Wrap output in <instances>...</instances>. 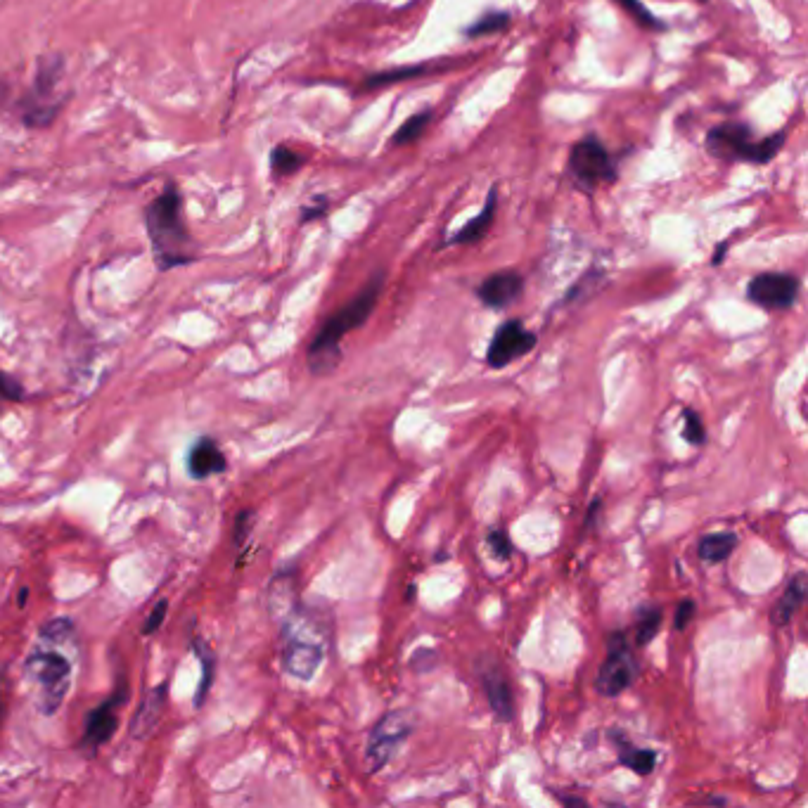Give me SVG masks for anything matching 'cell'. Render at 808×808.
<instances>
[{"mask_svg":"<svg viewBox=\"0 0 808 808\" xmlns=\"http://www.w3.org/2000/svg\"><path fill=\"white\" fill-rule=\"evenodd\" d=\"M145 230L150 237L152 256L162 273L188 266L200 259L197 242L185 218L183 192L176 181H169L155 200L145 207Z\"/></svg>","mask_w":808,"mask_h":808,"instance_id":"6da1fadb","label":"cell"},{"mask_svg":"<svg viewBox=\"0 0 808 808\" xmlns=\"http://www.w3.org/2000/svg\"><path fill=\"white\" fill-rule=\"evenodd\" d=\"M384 287V273H375L373 278L368 280V285L363 287L361 292L356 294L344 309H339L337 313H332L330 318L325 320V325L320 327V332L313 337V342L309 346V368L313 375H327L330 370H335L339 361H342V339L349 335L351 330H358V327L365 325V320L373 316L377 301H380Z\"/></svg>","mask_w":808,"mask_h":808,"instance_id":"7a4b0ae2","label":"cell"},{"mask_svg":"<svg viewBox=\"0 0 808 808\" xmlns=\"http://www.w3.org/2000/svg\"><path fill=\"white\" fill-rule=\"evenodd\" d=\"M330 645V624L316 612L299 609L282 626V666L299 681H311Z\"/></svg>","mask_w":808,"mask_h":808,"instance_id":"3957f363","label":"cell"},{"mask_svg":"<svg viewBox=\"0 0 808 808\" xmlns=\"http://www.w3.org/2000/svg\"><path fill=\"white\" fill-rule=\"evenodd\" d=\"M67 74V62L62 55H41L36 62L34 83L22 98L19 119L27 128H48L60 117L67 98L60 95V86Z\"/></svg>","mask_w":808,"mask_h":808,"instance_id":"277c9868","label":"cell"},{"mask_svg":"<svg viewBox=\"0 0 808 808\" xmlns=\"http://www.w3.org/2000/svg\"><path fill=\"white\" fill-rule=\"evenodd\" d=\"M752 136L754 133L749 124L726 121V124L714 126L707 133V152L718 159H730V162L768 164L771 159L778 157L787 140L785 131H778L775 136L763 140H754Z\"/></svg>","mask_w":808,"mask_h":808,"instance_id":"5b68a950","label":"cell"},{"mask_svg":"<svg viewBox=\"0 0 808 808\" xmlns=\"http://www.w3.org/2000/svg\"><path fill=\"white\" fill-rule=\"evenodd\" d=\"M29 681L38 690V709L53 716L72 688V662L57 650H34L24 662Z\"/></svg>","mask_w":808,"mask_h":808,"instance_id":"8992f818","label":"cell"},{"mask_svg":"<svg viewBox=\"0 0 808 808\" xmlns=\"http://www.w3.org/2000/svg\"><path fill=\"white\" fill-rule=\"evenodd\" d=\"M415 716L413 711H389L375 723L365 745V766L368 773H380L394 759L403 742L413 735Z\"/></svg>","mask_w":808,"mask_h":808,"instance_id":"52a82bcc","label":"cell"},{"mask_svg":"<svg viewBox=\"0 0 808 808\" xmlns=\"http://www.w3.org/2000/svg\"><path fill=\"white\" fill-rule=\"evenodd\" d=\"M638 673H640V664H638V659L633 657V650H631V645L626 643L624 633H614V636L609 638L607 659L598 669L595 688H598L600 695L617 697L624 690L631 688L633 681L638 678Z\"/></svg>","mask_w":808,"mask_h":808,"instance_id":"ba28073f","label":"cell"},{"mask_svg":"<svg viewBox=\"0 0 808 808\" xmlns=\"http://www.w3.org/2000/svg\"><path fill=\"white\" fill-rule=\"evenodd\" d=\"M569 169H572L576 181L586 188H598V185L617 181V166L609 157L607 147L595 136L583 138L572 147Z\"/></svg>","mask_w":808,"mask_h":808,"instance_id":"9c48e42d","label":"cell"},{"mask_svg":"<svg viewBox=\"0 0 808 808\" xmlns=\"http://www.w3.org/2000/svg\"><path fill=\"white\" fill-rule=\"evenodd\" d=\"M124 702H126V683L121 681L119 690H114L109 700L91 709V714L86 718V730H83V737L79 740V749L83 754L95 756L100 752V747H105L107 742L112 740L114 733H117L119 709L124 707Z\"/></svg>","mask_w":808,"mask_h":808,"instance_id":"30bf717a","label":"cell"},{"mask_svg":"<svg viewBox=\"0 0 808 808\" xmlns=\"http://www.w3.org/2000/svg\"><path fill=\"white\" fill-rule=\"evenodd\" d=\"M797 297L799 280L792 273H761L747 285V299L768 311L792 309Z\"/></svg>","mask_w":808,"mask_h":808,"instance_id":"8fae6325","label":"cell"},{"mask_svg":"<svg viewBox=\"0 0 808 808\" xmlns=\"http://www.w3.org/2000/svg\"><path fill=\"white\" fill-rule=\"evenodd\" d=\"M536 342L538 337L522 325V320H505L491 339L489 351H486V363L493 370L505 368V365L515 363L517 358L527 356Z\"/></svg>","mask_w":808,"mask_h":808,"instance_id":"7c38bea8","label":"cell"},{"mask_svg":"<svg viewBox=\"0 0 808 808\" xmlns=\"http://www.w3.org/2000/svg\"><path fill=\"white\" fill-rule=\"evenodd\" d=\"M479 676H482L486 700H489L498 721H512L515 718V697H512L508 673H505L503 666L493 662L491 657H484L479 662Z\"/></svg>","mask_w":808,"mask_h":808,"instance_id":"4fadbf2b","label":"cell"},{"mask_svg":"<svg viewBox=\"0 0 808 808\" xmlns=\"http://www.w3.org/2000/svg\"><path fill=\"white\" fill-rule=\"evenodd\" d=\"M522 290H524L522 275L515 271H500L489 275V278L477 287V297L484 306H489L493 311H500L508 309L510 304H515Z\"/></svg>","mask_w":808,"mask_h":808,"instance_id":"5bb4252c","label":"cell"},{"mask_svg":"<svg viewBox=\"0 0 808 808\" xmlns=\"http://www.w3.org/2000/svg\"><path fill=\"white\" fill-rule=\"evenodd\" d=\"M228 470V460L223 455L221 448H218L216 439L211 436H202L192 444L188 453V474L197 482L211 477V474H223Z\"/></svg>","mask_w":808,"mask_h":808,"instance_id":"9a60e30c","label":"cell"},{"mask_svg":"<svg viewBox=\"0 0 808 808\" xmlns=\"http://www.w3.org/2000/svg\"><path fill=\"white\" fill-rule=\"evenodd\" d=\"M496 207H498V188H491L482 211H479V214L474 216L472 221H467L465 226L458 230V233L448 237L444 245H448V247H453V245H477L479 240H484L486 233H489L493 218H496Z\"/></svg>","mask_w":808,"mask_h":808,"instance_id":"2e32d148","label":"cell"},{"mask_svg":"<svg viewBox=\"0 0 808 808\" xmlns=\"http://www.w3.org/2000/svg\"><path fill=\"white\" fill-rule=\"evenodd\" d=\"M166 692H169V685L162 683L157 685L155 690L147 692V697L143 702H140L138 707V714L133 716L131 721V735L138 737V740H145L147 735L155 730V726L159 723V718H162V711L166 707Z\"/></svg>","mask_w":808,"mask_h":808,"instance_id":"e0dca14e","label":"cell"},{"mask_svg":"<svg viewBox=\"0 0 808 808\" xmlns=\"http://www.w3.org/2000/svg\"><path fill=\"white\" fill-rule=\"evenodd\" d=\"M806 591H808L806 574H797L790 583H787L785 593L780 595L778 605L773 607V614H771L773 621H775V626H787V624H790L794 614H797V609L804 605Z\"/></svg>","mask_w":808,"mask_h":808,"instance_id":"ac0fdd59","label":"cell"},{"mask_svg":"<svg viewBox=\"0 0 808 808\" xmlns=\"http://www.w3.org/2000/svg\"><path fill=\"white\" fill-rule=\"evenodd\" d=\"M612 740L617 742V754L621 766L631 768V771L638 775H650L654 771V766H657V752H654V749L633 747L626 737H621L617 733H612Z\"/></svg>","mask_w":808,"mask_h":808,"instance_id":"d6986e66","label":"cell"},{"mask_svg":"<svg viewBox=\"0 0 808 808\" xmlns=\"http://www.w3.org/2000/svg\"><path fill=\"white\" fill-rule=\"evenodd\" d=\"M192 652L197 654V659H200V664H202V681H200V688H197V697H195V707H202V704L207 702L211 685H214L216 654H214V650H211V645L207 643V640H202L200 636L192 638Z\"/></svg>","mask_w":808,"mask_h":808,"instance_id":"ffe728a7","label":"cell"},{"mask_svg":"<svg viewBox=\"0 0 808 808\" xmlns=\"http://www.w3.org/2000/svg\"><path fill=\"white\" fill-rule=\"evenodd\" d=\"M737 548V536L733 531H718V534H709L700 541V548H697V555L702 557L704 562L718 564L726 562L733 550Z\"/></svg>","mask_w":808,"mask_h":808,"instance_id":"44dd1931","label":"cell"},{"mask_svg":"<svg viewBox=\"0 0 808 808\" xmlns=\"http://www.w3.org/2000/svg\"><path fill=\"white\" fill-rule=\"evenodd\" d=\"M268 162H271V173L275 178H285V176H294V173H297L301 166L306 164V157L290 150L287 145H275L271 150V157H268Z\"/></svg>","mask_w":808,"mask_h":808,"instance_id":"7402d4cb","label":"cell"},{"mask_svg":"<svg viewBox=\"0 0 808 808\" xmlns=\"http://www.w3.org/2000/svg\"><path fill=\"white\" fill-rule=\"evenodd\" d=\"M659 626H662V609L645 605L638 609V621H636V645L647 647L657 638Z\"/></svg>","mask_w":808,"mask_h":808,"instance_id":"603a6c76","label":"cell"},{"mask_svg":"<svg viewBox=\"0 0 808 808\" xmlns=\"http://www.w3.org/2000/svg\"><path fill=\"white\" fill-rule=\"evenodd\" d=\"M427 72L425 64H415V67H396V69H387V72H380V74H373L368 76L363 83L365 91H370V88H382V86H391V83H401V81H408V79H415V76H422Z\"/></svg>","mask_w":808,"mask_h":808,"instance_id":"cb8c5ba5","label":"cell"},{"mask_svg":"<svg viewBox=\"0 0 808 808\" xmlns=\"http://www.w3.org/2000/svg\"><path fill=\"white\" fill-rule=\"evenodd\" d=\"M429 121H432V112L425 109V112H418L415 117H410L408 121H403L399 126V131L394 133V138H391V145L394 147H403V145H410L415 143L422 133H425V128L429 126Z\"/></svg>","mask_w":808,"mask_h":808,"instance_id":"d4e9b609","label":"cell"},{"mask_svg":"<svg viewBox=\"0 0 808 808\" xmlns=\"http://www.w3.org/2000/svg\"><path fill=\"white\" fill-rule=\"evenodd\" d=\"M508 22H510L508 12L489 10V12H484V15L479 17L470 29H465V36L467 38H479V36L498 34V31H503L505 27H508Z\"/></svg>","mask_w":808,"mask_h":808,"instance_id":"484cf974","label":"cell"},{"mask_svg":"<svg viewBox=\"0 0 808 808\" xmlns=\"http://www.w3.org/2000/svg\"><path fill=\"white\" fill-rule=\"evenodd\" d=\"M76 633V626L72 619L67 617H57V619H50L48 624L41 626V631H38V638L43 640V643L48 645H60V643H72Z\"/></svg>","mask_w":808,"mask_h":808,"instance_id":"4316f807","label":"cell"},{"mask_svg":"<svg viewBox=\"0 0 808 808\" xmlns=\"http://www.w3.org/2000/svg\"><path fill=\"white\" fill-rule=\"evenodd\" d=\"M617 3L621 5V8H624V12H628V15L633 17V22H636L638 27L650 29V31H664L666 29V24L662 22V19H657L650 10L645 8L643 0H617Z\"/></svg>","mask_w":808,"mask_h":808,"instance_id":"83f0119b","label":"cell"},{"mask_svg":"<svg viewBox=\"0 0 808 808\" xmlns=\"http://www.w3.org/2000/svg\"><path fill=\"white\" fill-rule=\"evenodd\" d=\"M683 439L688 441L690 446H704V441H707V429H704V422L700 418V413L692 408H685L683 413Z\"/></svg>","mask_w":808,"mask_h":808,"instance_id":"f1b7e54d","label":"cell"},{"mask_svg":"<svg viewBox=\"0 0 808 808\" xmlns=\"http://www.w3.org/2000/svg\"><path fill=\"white\" fill-rule=\"evenodd\" d=\"M486 545H489L493 557H498V560L508 562L512 557V541L505 529H491L489 534H486Z\"/></svg>","mask_w":808,"mask_h":808,"instance_id":"f546056e","label":"cell"},{"mask_svg":"<svg viewBox=\"0 0 808 808\" xmlns=\"http://www.w3.org/2000/svg\"><path fill=\"white\" fill-rule=\"evenodd\" d=\"M254 519H256V512L254 510H242L240 515L235 517V527H233V543L237 548H245L247 541H249V534L254 531Z\"/></svg>","mask_w":808,"mask_h":808,"instance_id":"4dcf8cb0","label":"cell"},{"mask_svg":"<svg viewBox=\"0 0 808 808\" xmlns=\"http://www.w3.org/2000/svg\"><path fill=\"white\" fill-rule=\"evenodd\" d=\"M24 399V387L22 382L15 380V377L8 373H0V403L3 401H22Z\"/></svg>","mask_w":808,"mask_h":808,"instance_id":"1f68e13d","label":"cell"},{"mask_svg":"<svg viewBox=\"0 0 808 808\" xmlns=\"http://www.w3.org/2000/svg\"><path fill=\"white\" fill-rule=\"evenodd\" d=\"M327 209H330V200H327L325 195L313 197V200L309 204H304V209H301V223H311L316 221V218H323L327 214Z\"/></svg>","mask_w":808,"mask_h":808,"instance_id":"d6a6232c","label":"cell"},{"mask_svg":"<svg viewBox=\"0 0 808 808\" xmlns=\"http://www.w3.org/2000/svg\"><path fill=\"white\" fill-rule=\"evenodd\" d=\"M166 612H169V600H159L155 609L150 612V617H147L145 626H143V636H152V633L159 631L166 619Z\"/></svg>","mask_w":808,"mask_h":808,"instance_id":"836d02e7","label":"cell"},{"mask_svg":"<svg viewBox=\"0 0 808 808\" xmlns=\"http://www.w3.org/2000/svg\"><path fill=\"white\" fill-rule=\"evenodd\" d=\"M695 612H697L695 600H681V602H678L676 619H673V628H676V631H685L690 621L695 619Z\"/></svg>","mask_w":808,"mask_h":808,"instance_id":"e575fe53","label":"cell"},{"mask_svg":"<svg viewBox=\"0 0 808 808\" xmlns=\"http://www.w3.org/2000/svg\"><path fill=\"white\" fill-rule=\"evenodd\" d=\"M600 510H602V503H600V500H593L591 510H588V515H586V529H591V527H593V524H595V515H598Z\"/></svg>","mask_w":808,"mask_h":808,"instance_id":"d590c367","label":"cell"},{"mask_svg":"<svg viewBox=\"0 0 808 808\" xmlns=\"http://www.w3.org/2000/svg\"><path fill=\"white\" fill-rule=\"evenodd\" d=\"M560 801L564 806H588V801L586 799H581V797H569V794H560Z\"/></svg>","mask_w":808,"mask_h":808,"instance_id":"8d00e7d4","label":"cell"},{"mask_svg":"<svg viewBox=\"0 0 808 808\" xmlns=\"http://www.w3.org/2000/svg\"><path fill=\"white\" fill-rule=\"evenodd\" d=\"M726 252H728V242H723V245H718L714 259H711V264L721 266V261H723V256H726Z\"/></svg>","mask_w":808,"mask_h":808,"instance_id":"74e56055","label":"cell"},{"mask_svg":"<svg viewBox=\"0 0 808 808\" xmlns=\"http://www.w3.org/2000/svg\"><path fill=\"white\" fill-rule=\"evenodd\" d=\"M27 595H29V588H22V591H19V595H17V605L19 607H24V602H27Z\"/></svg>","mask_w":808,"mask_h":808,"instance_id":"f35d334b","label":"cell"},{"mask_svg":"<svg viewBox=\"0 0 808 808\" xmlns=\"http://www.w3.org/2000/svg\"><path fill=\"white\" fill-rule=\"evenodd\" d=\"M0 683H3V673H0ZM0 716H3V692H0Z\"/></svg>","mask_w":808,"mask_h":808,"instance_id":"ab89813d","label":"cell"},{"mask_svg":"<svg viewBox=\"0 0 808 808\" xmlns=\"http://www.w3.org/2000/svg\"><path fill=\"white\" fill-rule=\"evenodd\" d=\"M700 3H707V0H700Z\"/></svg>","mask_w":808,"mask_h":808,"instance_id":"60d3db41","label":"cell"}]
</instances>
